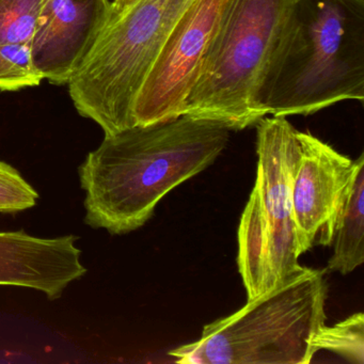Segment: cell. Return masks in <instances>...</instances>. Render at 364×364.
<instances>
[{"instance_id":"cell-1","label":"cell","mask_w":364,"mask_h":364,"mask_svg":"<svg viewBox=\"0 0 364 364\" xmlns=\"http://www.w3.org/2000/svg\"><path fill=\"white\" fill-rule=\"evenodd\" d=\"M231 132L184 114L105 136L78 168L85 223L112 235L144 227L165 196L214 164Z\"/></svg>"},{"instance_id":"cell-2","label":"cell","mask_w":364,"mask_h":364,"mask_svg":"<svg viewBox=\"0 0 364 364\" xmlns=\"http://www.w3.org/2000/svg\"><path fill=\"white\" fill-rule=\"evenodd\" d=\"M364 100V0H297L264 72V117L310 116Z\"/></svg>"},{"instance_id":"cell-3","label":"cell","mask_w":364,"mask_h":364,"mask_svg":"<svg viewBox=\"0 0 364 364\" xmlns=\"http://www.w3.org/2000/svg\"><path fill=\"white\" fill-rule=\"evenodd\" d=\"M323 270L301 266L240 310L204 326L196 342L169 351L182 364H308L325 325Z\"/></svg>"},{"instance_id":"cell-4","label":"cell","mask_w":364,"mask_h":364,"mask_svg":"<svg viewBox=\"0 0 364 364\" xmlns=\"http://www.w3.org/2000/svg\"><path fill=\"white\" fill-rule=\"evenodd\" d=\"M297 0H225L186 116L242 131L264 118L257 93L279 33Z\"/></svg>"},{"instance_id":"cell-5","label":"cell","mask_w":364,"mask_h":364,"mask_svg":"<svg viewBox=\"0 0 364 364\" xmlns=\"http://www.w3.org/2000/svg\"><path fill=\"white\" fill-rule=\"evenodd\" d=\"M257 180L238 228V270L248 301L301 268L293 210L299 165L298 132L285 117L257 123Z\"/></svg>"},{"instance_id":"cell-6","label":"cell","mask_w":364,"mask_h":364,"mask_svg":"<svg viewBox=\"0 0 364 364\" xmlns=\"http://www.w3.org/2000/svg\"><path fill=\"white\" fill-rule=\"evenodd\" d=\"M191 0H138L108 23L70 82L76 110L105 136L135 127L136 97Z\"/></svg>"},{"instance_id":"cell-7","label":"cell","mask_w":364,"mask_h":364,"mask_svg":"<svg viewBox=\"0 0 364 364\" xmlns=\"http://www.w3.org/2000/svg\"><path fill=\"white\" fill-rule=\"evenodd\" d=\"M225 0H191L168 36L134 105L136 125L184 116Z\"/></svg>"},{"instance_id":"cell-8","label":"cell","mask_w":364,"mask_h":364,"mask_svg":"<svg viewBox=\"0 0 364 364\" xmlns=\"http://www.w3.org/2000/svg\"><path fill=\"white\" fill-rule=\"evenodd\" d=\"M299 165L293 184V210L301 255L317 244L330 246L355 170V161L310 133L298 132Z\"/></svg>"},{"instance_id":"cell-9","label":"cell","mask_w":364,"mask_h":364,"mask_svg":"<svg viewBox=\"0 0 364 364\" xmlns=\"http://www.w3.org/2000/svg\"><path fill=\"white\" fill-rule=\"evenodd\" d=\"M110 14L109 0H46L31 43L33 65L44 80L68 85Z\"/></svg>"},{"instance_id":"cell-10","label":"cell","mask_w":364,"mask_h":364,"mask_svg":"<svg viewBox=\"0 0 364 364\" xmlns=\"http://www.w3.org/2000/svg\"><path fill=\"white\" fill-rule=\"evenodd\" d=\"M77 240L75 235L46 238L0 232V285L36 289L58 299L87 274Z\"/></svg>"},{"instance_id":"cell-11","label":"cell","mask_w":364,"mask_h":364,"mask_svg":"<svg viewBox=\"0 0 364 364\" xmlns=\"http://www.w3.org/2000/svg\"><path fill=\"white\" fill-rule=\"evenodd\" d=\"M355 170L334 228L333 253L326 272L350 274L364 262V153Z\"/></svg>"},{"instance_id":"cell-12","label":"cell","mask_w":364,"mask_h":364,"mask_svg":"<svg viewBox=\"0 0 364 364\" xmlns=\"http://www.w3.org/2000/svg\"><path fill=\"white\" fill-rule=\"evenodd\" d=\"M315 355L328 350L351 363H364V314L353 313L333 326H323L313 340Z\"/></svg>"},{"instance_id":"cell-13","label":"cell","mask_w":364,"mask_h":364,"mask_svg":"<svg viewBox=\"0 0 364 364\" xmlns=\"http://www.w3.org/2000/svg\"><path fill=\"white\" fill-rule=\"evenodd\" d=\"M46 0H0V44H29Z\"/></svg>"},{"instance_id":"cell-14","label":"cell","mask_w":364,"mask_h":364,"mask_svg":"<svg viewBox=\"0 0 364 364\" xmlns=\"http://www.w3.org/2000/svg\"><path fill=\"white\" fill-rule=\"evenodd\" d=\"M43 80L33 65L29 44H0V90L37 87Z\"/></svg>"},{"instance_id":"cell-15","label":"cell","mask_w":364,"mask_h":364,"mask_svg":"<svg viewBox=\"0 0 364 364\" xmlns=\"http://www.w3.org/2000/svg\"><path fill=\"white\" fill-rule=\"evenodd\" d=\"M38 191L22 174L5 161H0V213L16 214L37 205Z\"/></svg>"},{"instance_id":"cell-16","label":"cell","mask_w":364,"mask_h":364,"mask_svg":"<svg viewBox=\"0 0 364 364\" xmlns=\"http://www.w3.org/2000/svg\"><path fill=\"white\" fill-rule=\"evenodd\" d=\"M138 0H114L112 3V14H110L109 22L122 16L125 11H127Z\"/></svg>"}]
</instances>
